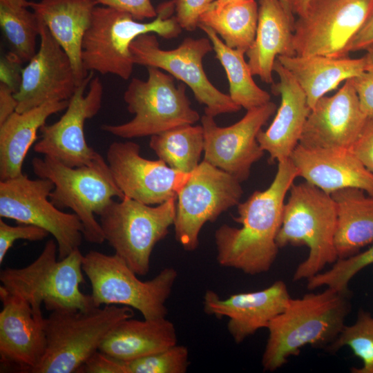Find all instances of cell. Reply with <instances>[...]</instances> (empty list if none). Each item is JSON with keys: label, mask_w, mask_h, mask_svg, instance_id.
<instances>
[{"label": "cell", "mask_w": 373, "mask_h": 373, "mask_svg": "<svg viewBox=\"0 0 373 373\" xmlns=\"http://www.w3.org/2000/svg\"><path fill=\"white\" fill-rule=\"evenodd\" d=\"M298 173L290 158L278 162L274 178L267 189L254 191L238 206L234 220L241 227L222 224L215 231L218 263L248 275L267 272L279 247L276 236L281 226L285 197Z\"/></svg>", "instance_id": "obj_1"}, {"label": "cell", "mask_w": 373, "mask_h": 373, "mask_svg": "<svg viewBox=\"0 0 373 373\" xmlns=\"http://www.w3.org/2000/svg\"><path fill=\"white\" fill-rule=\"evenodd\" d=\"M350 295L326 287L292 298L268 325L261 364L274 372L307 345L327 348L338 337L350 309Z\"/></svg>", "instance_id": "obj_2"}, {"label": "cell", "mask_w": 373, "mask_h": 373, "mask_svg": "<svg viewBox=\"0 0 373 373\" xmlns=\"http://www.w3.org/2000/svg\"><path fill=\"white\" fill-rule=\"evenodd\" d=\"M83 257L77 249L64 258L57 260V242L50 239L39 256L30 265L2 269L1 287L27 301L39 321L44 319L42 304L50 312L84 311L97 307L90 294H85L80 290V285L85 282Z\"/></svg>", "instance_id": "obj_3"}, {"label": "cell", "mask_w": 373, "mask_h": 373, "mask_svg": "<svg viewBox=\"0 0 373 373\" xmlns=\"http://www.w3.org/2000/svg\"><path fill=\"white\" fill-rule=\"evenodd\" d=\"M157 17L142 23L124 12L106 6H96L90 26L83 40L82 59L85 71L111 74L127 80L133 65L130 46L139 35L154 33L165 39L177 37L182 32L175 17L174 1L160 4Z\"/></svg>", "instance_id": "obj_4"}, {"label": "cell", "mask_w": 373, "mask_h": 373, "mask_svg": "<svg viewBox=\"0 0 373 373\" xmlns=\"http://www.w3.org/2000/svg\"><path fill=\"white\" fill-rule=\"evenodd\" d=\"M289 192L276 243L279 248L307 246L308 255L295 269L293 280H308L338 259L336 205L330 194L306 181L294 183Z\"/></svg>", "instance_id": "obj_5"}, {"label": "cell", "mask_w": 373, "mask_h": 373, "mask_svg": "<svg viewBox=\"0 0 373 373\" xmlns=\"http://www.w3.org/2000/svg\"><path fill=\"white\" fill-rule=\"evenodd\" d=\"M131 307L115 305L88 310H57L43 320L45 354L32 373H77Z\"/></svg>", "instance_id": "obj_6"}, {"label": "cell", "mask_w": 373, "mask_h": 373, "mask_svg": "<svg viewBox=\"0 0 373 373\" xmlns=\"http://www.w3.org/2000/svg\"><path fill=\"white\" fill-rule=\"evenodd\" d=\"M34 173L50 180L54 189L50 201L59 209L73 211L84 227L87 242L100 245L105 241L100 224L95 219L113 200L124 196L115 184L106 160L99 155L90 165L68 166L48 155L32 160Z\"/></svg>", "instance_id": "obj_7"}, {"label": "cell", "mask_w": 373, "mask_h": 373, "mask_svg": "<svg viewBox=\"0 0 373 373\" xmlns=\"http://www.w3.org/2000/svg\"><path fill=\"white\" fill-rule=\"evenodd\" d=\"M82 269L91 285L95 307L128 306L139 311L144 319L166 317V306L178 278L173 267H166L153 278L142 281L115 254L90 251L83 257Z\"/></svg>", "instance_id": "obj_8"}, {"label": "cell", "mask_w": 373, "mask_h": 373, "mask_svg": "<svg viewBox=\"0 0 373 373\" xmlns=\"http://www.w3.org/2000/svg\"><path fill=\"white\" fill-rule=\"evenodd\" d=\"M146 81L133 78L124 93L127 110L133 118L120 124H102V131L131 139L152 136L169 129L194 124L199 113L191 106L184 84L178 86L170 74L152 66Z\"/></svg>", "instance_id": "obj_9"}, {"label": "cell", "mask_w": 373, "mask_h": 373, "mask_svg": "<svg viewBox=\"0 0 373 373\" xmlns=\"http://www.w3.org/2000/svg\"><path fill=\"white\" fill-rule=\"evenodd\" d=\"M176 198L153 207L124 197L113 200L100 213L104 239L139 276L146 275L155 245L173 225Z\"/></svg>", "instance_id": "obj_10"}, {"label": "cell", "mask_w": 373, "mask_h": 373, "mask_svg": "<svg viewBox=\"0 0 373 373\" xmlns=\"http://www.w3.org/2000/svg\"><path fill=\"white\" fill-rule=\"evenodd\" d=\"M130 50L135 64L165 70L188 86L195 99L205 106L204 114L214 117L241 108L215 87L204 72L203 59L213 50L208 37H186L178 47L167 50L160 48L154 33H145L133 41Z\"/></svg>", "instance_id": "obj_11"}, {"label": "cell", "mask_w": 373, "mask_h": 373, "mask_svg": "<svg viewBox=\"0 0 373 373\" xmlns=\"http://www.w3.org/2000/svg\"><path fill=\"white\" fill-rule=\"evenodd\" d=\"M53 189L50 180L23 173L0 180V217L48 231L57 242L58 259H63L79 249L84 227L75 213L64 212L50 201Z\"/></svg>", "instance_id": "obj_12"}, {"label": "cell", "mask_w": 373, "mask_h": 373, "mask_svg": "<svg viewBox=\"0 0 373 373\" xmlns=\"http://www.w3.org/2000/svg\"><path fill=\"white\" fill-rule=\"evenodd\" d=\"M373 12V0H310L294 23L297 56H348L350 44Z\"/></svg>", "instance_id": "obj_13"}, {"label": "cell", "mask_w": 373, "mask_h": 373, "mask_svg": "<svg viewBox=\"0 0 373 373\" xmlns=\"http://www.w3.org/2000/svg\"><path fill=\"white\" fill-rule=\"evenodd\" d=\"M240 182L203 160L191 173L176 199L175 238L186 251L195 250L203 226L240 202Z\"/></svg>", "instance_id": "obj_14"}, {"label": "cell", "mask_w": 373, "mask_h": 373, "mask_svg": "<svg viewBox=\"0 0 373 373\" xmlns=\"http://www.w3.org/2000/svg\"><path fill=\"white\" fill-rule=\"evenodd\" d=\"M93 73L78 85L60 119L41 127V139L34 146L36 153L71 167L90 165L99 155L88 145L84 135L86 121L97 114L102 103L103 85L98 77L93 78Z\"/></svg>", "instance_id": "obj_15"}, {"label": "cell", "mask_w": 373, "mask_h": 373, "mask_svg": "<svg viewBox=\"0 0 373 373\" xmlns=\"http://www.w3.org/2000/svg\"><path fill=\"white\" fill-rule=\"evenodd\" d=\"M273 102L247 111L236 123L226 127L217 125L214 117H201L204 132V160L242 182L248 179L252 165L265 151L257 136L262 127L276 112Z\"/></svg>", "instance_id": "obj_16"}, {"label": "cell", "mask_w": 373, "mask_h": 373, "mask_svg": "<svg viewBox=\"0 0 373 373\" xmlns=\"http://www.w3.org/2000/svg\"><path fill=\"white\" fill-rule=\"evenodd\" d=\"M106 162L124 196L148 205L177 199L191 175L172 169L160 159L143 157L139 144L131 141L111 144Z\"/></svg>", "instance_id": "obj_17"}, {"label": "cell", "mask_w": 373, "mask_h": 373, "mask_svg": "<svg viewBox=\"0 0 373 373\" xmlns=\"http://www.w3.org/2000/svg\"><path fill=\"white\" fill-rule=\"evenodd\" d=\"M39 39V50L22 69L15 93L19 113L51 101L69 100L79 85L69 56L41 18Z\"/></svg>", "instance_id": "obj_18"}, {"label": "cell", "mask_w": 373, "mask_h": 373, "mask_svg": "<svg viewBox=\"0 0 373 373\" xmlns=\"http://www.w3.org/2000/svg\"><path fill=\"white\" fill-rule=\"evenodd\" d=\"M352 79L332 96L318 100L307 117L298 144L306 149H349L367 119Z\"/></svg>", "instance_id": "obj_19"}, {"label": "cell", "mask_w": 373, "mask_h": 373, "mask_svg": "<svg viewBox=\"0 0 373 373\" xmlns=\"http://www.w3.org/2000/svg\"><path fill=\"white\" fill-rule=\"evenodd\" d=\"M290 299L287 285L280 280L262 290L235 294L226 298L207 290L203 298V309L218 318L227 317V330L239 344L258 330L267 328Z\"/></svg>", "instance_id": "obj_20"}, {"label": "cell", "mask_w": 373, "mask_h": 373, "mask_svg": "<svg viewBox=\"0 0 373 373\" xmlns=\"http://www.w3.org/2000/svg\"><path fill=\"white\" fill-rule=\"evenodd\" d=\"M0 299L3 306L0 312L1 367L32 373L46 352L43 321L35 317L27 301L1 286Z\"/></svg>", "instance_id": "obj_21"}, {"label": "cell", "mask_w": 373, "mask_h": 373, "mask_svg": "<svg viewBox=\"0 0 373 373\" xmlns=\"http://www.w3.org/2000/svg\"><path fill=\"white\" fill-rule=\"evenodd\" d=\"M273 70L279 82L272 84L271 92L280 96V104L270 126L265 131L261 129L257 136L261 149L269 153L270 162L290 158L311 111L305 92L278 59Z\"/></svg>", "instance_id": "obj_22"}, {"label": "cell", "mask_w": 373, "mask_h": 373, "mask_svg": "<svg viewBox=\"0 0 373 373\" xmlns=\"http://www.w3.org/2000/svg\"><path fill=\"white\" fill-rule=\"evenodd\" d=\"M290 160L298 177L328 194L345 188H358L373 196V173L349 149H312L298 144Z\"/></svg>", "instance_id": "obj_23"}, {"label": "cell", "mask_w": 373, "mask_h": 373, "mask_svg": "<svg viewBox=\"0 0 373 373\" xmlns=\"http://www.w3.org/2000/svg\"><path fill=\"white\" fill-rule=\"evenodd\" d=\"M294 21L279 0H259L255 39L245 54L252 75L263 82L274 84L272 73L278 56L296 55L293 43Z\"/></svg>", "instance_id": "obj_24"}, {"label": "cell", "mask_w": 373, "mask_h": 373, "mask_svg": "<svg viewBox=\"0 0 373 373\" xmlns=\"http://www.w3.org/2000/svg\"><path fill=\"white\" fill-rule=\"evenodd\" d=\"M96 6L93 0H41L28 3L69 56L79 84L88 75L83 67L82 44Z\"/></svg>", "instance_id": "obj_25"}, {"label": "cell", "mask_w": 373, "mask_h": 373, "mask_svg": "<svg viewBox=\"0 0 373 373\" xmlns=\"http://www.w3.org/2000/svg\"><path fill=\"white\" fill-rule=\"evenodd\" d=\"M68 100L51 101L26 111H15L0 124V180L21 174L22 165L37 131L52 115L66 110Z\"/></svg>", "instance_id": "obj_26"}, {"label": "cell", "mask_w": 373, "mask_h": 373, "mask_svg": "<svg viewBox=\"0 0 373 373\" xmlns=\"http://www.w3.org/2000/svg\"><path fill=\"white\" fill-rule=\"evenodd\" d=\"M277 59L302 88L311 109L341 82L358 76L366 68L365 56L352 59L295 55L278 56Z\"/></svg>", "instance_id": "obj_27"}, {"label": "cell", "mask_w": 373, "mask_h": 373, "mask_svg": "<svg viewBox=\"0 0 373 373\" xmlns=\"http://www.w3.org/2000/svg\"><path fill=\"white\" fill-rule=\"evenodd\" d=\"M175 325L166 317L144 321L129 318L106 337L99 350L123 361L164 350L177 344Z\"/></svg>", "instance_id": "obj_28"}, {"label": "cell", "mask_w": 373, "mask_h": 373, "mask_svg": "<svg viewBox=\"0 0 373 373\" xmlns=\"http://www.w3.org/2000/svg\"><path fill=\"white\" fill-rule=\"evenodd\" d=\"M330 195L337 213L336 250L338 259L347 258L373 243V196L358 188Z\"/></svg>", "instance_id": "obj_29"}, {"label": "cell", "mask_w": 373, "mask_h": 373, "mask_svg": "<svg viewBox=\"0 0 373 373\" xmlns=\"http://www.w3.org/2000/svg\"><path fill=\"white\" fill-rule=\"evenodd\" d=\"M258 18L256 1L242 0L220 8L211 6L201 15L199 25L214 30L227 46L246 53L255 39Z\"/></svg>", "instance_id": "obj_30"}, {"label": "cell", "mask_w": 373, "mask_h": 373, "mask_svg": "<svg viewBox=\"0 0 373 373\" xmlns=\"http://www.w3.org/2000/svg\"><path fill=\"white\" fill-rule=\"evenodd\" d=\"M212 44L216 57L224 68L229 85L231 99L247 111L270 102V95L254 81L244 52L227 46L209 27L198 26Z\"/></svg>", "instance_id": "obj_31"}, {"label": "cell", "mask_w": 373, "mask_h": 373, "mask_svg": "<svg viewBox=\"0 0 373 373\" xmlns=\"http://www.w3.org/2000/svg\"><path fill=\"white\" fill-rule=\"evenodd\" d=\"M202 125L178 126L151 136L150 148L172 169L191 173L199 165L204 152Z\"/></svg>", "instance_id": "obj_32"}, {"label": "cell", "mask_w": 373, "mask_h": 373, "mask_svg": "<svg viewBox=\"0 0 373 373\" xmlns=\"http://www.w3.org/2000/svg\"><path fill=\"white\" fill-rule=\"evenodd\" d=\"M28 7H16L0 0V26L12 51V59L28 62L36 54L40 18Z\"/></svg>", "instance_id": "obj_33"}, {"label": "cell", "mask_w": 373, "mask_h": 373, "mask_svg": "<svg viewBox=\"0 0 373 373\" xmlns=\"http://www.w3.org/2000/svg\"><path fill=\"white\" fill-rule=\"evenodd\" d=\"M348 347L362 361L360 367H353V373H373V316L360 309L355 322L344 325L336 340L326 350L336 352Z\"/></svg>", "instance_id": "obj_34"}, {"label": "cell", "mask_w": 373, "mask_h": 373, "mask_svg": "<svg viewBox=\"0 0 373 373\" xmlns=\"http://www.w3.org/2000/svg\"><path fill=\"white\" fill-rule=\"evenodd\" d=\"M373 264V243L363 251L338 259L332 267L307 280V287L314 290L330 287L345 294H351L349 284L362 269Z\"/></svg>", "instance_id": "obj_35"}, {"label": "cell", "mask_w": 373, "mask_h": 373, "mask_svg": "<svg viewBox=\"0 0 373 373\" xmlns=\"http://www.w3.org/2000/svg\"><path fill=\"white\" fill-rule=\"evenodd\" d=\"M189 364L188 348L178 344L153 354L125 361L126 373H185Z\"/></svg>", "instance_id": "obj_36"}, {"label": "cell", "mask_w": 373, "mask_h": 373, "mask_svg": "<svg viewBox=\"0 0 373 373\" xmlns=\"http://www.w3.org/2000/svg\"><path fill=\"white\" fill-rule=\"evenodd\" d=\"M50 233L42 228L31 224H19L12 226L2 218L0 220V263L17 240L39 241L46 238Z\"/></svg>", "instance_id": "obj_37"}, {"label": "cell", "mask_w": 373, "mask_h": 373, "mask_svg": "<svg viewBox=\"0 0 373 373\" xmlns=\"http://www.w3.org/2000/svg\"><path fill=\"white\" fill-rule=\"evenodd\" d=\"M365 70L358 76L352 78L360 106L367 117H373V46L366 50Z\"/></svg>", "instance_id": "obj_38"}, {"label": "cell", "mask_w": 373, "mask_h": 373, "mask_svg": "<svg viewBox=\"0 0 373 373\" xmlns=\"http://www.w3.org/2000/svg\"><path fill=\"white\" fill-rule=\"evenodd\" d=\"M175 18L182 29L194 31L198 28L201 15L216 0H173Z\"/></svg>", "instance_id": "obj_39"}, {"label": "cell", "mask_w": 373, "mask_h": 373, "mask_svg": "<svg viewBox=\"0 0 373 373\" xmlns=\"http://www.w3.org/2000/svg\"><path fill=\"white\" fill-rule=\"evenodd\" d=\"M97 5L109 7L131 15L140 21L157 17V10L151 0H93Z\"/></svg>", "instance_id": "obj_40"}, {"label": "cell", "mask_w": 373, "mask_h": 373, "mask_svg": "<svg viewBox=\"0 0 373 373\" xmlns=\"http://www.w3.org/2000/svg\"><path fill=\"white\" fill-rule=\"evenodd\" d=\"M350 151L373 173V117H367Z\"/></svg>", "instance_id": "obj_41"}, {"label": "cell", "mask_w": 373, "mask_h": 373, "mask_svg": "<svg viewBox=\"0 0 373 373\" xmlns=\"http://www.w3.org/2000/svg\"><path fill=\"white\" fill-rule=\"evenodd\" d=\"M77 373H126L125 361L97 350L78 370Z\"/></svg>", "instance_id": "obj_42"}, {"label": "cell", "mask_w": 373, "mask_h": 373, "mask_svg": "<svg viewBox=\"0 0 373 373\" xmlns=\"http://www.w3.org/2000/svg\"><path fill=\"white\" fill-rule=\"evenodd\" d=\"M15 90L4 81L0 83V124L3 123L11 114L16 111L17 101Z\"/></svg>", "instance_id": "obj_43"}, {"label": "cell", "mask_w": 373, "mask_h": 373, "mask_svg": "<svg viewBox=\"0 0 373 373\" xmlns=\"http://www.w3.org/2000/svg\"><path fill=\"white\" fill-rule=\"evenodd\" d=\"M373 46V12L353 38L350 52L366 50Z\"/></svg>", "instance_id": "obj_44"}, {"label": "cell", "mask_w": 373, "mask_h": 373, "mask_svg": "<svg viewBox=\"0 0 373 373\" xmlns=\"http://www.w3.org/2000/svg\"><path fill=\"white\" fill-rule=\"evenodd\" d=\"M309 1L310 0H288L292 13L297 16H300L305 12Z\"/></svg>", "instance_id": "obj_45"}, {"label": "cell", "mask_w": 373, "mask_h": 373, "mask_svg": "<svg viewBox=\"0 0 373 373\" xmlns=\"http://www.w3.org/2000/svg\"><path fill=\"white\" fill-rule=\"evenodd\" d=\"M239 1H242V0H216L212 3L211 7H213L216 8H220L226 4H228L232 2Z\"/></svg>", "instance_id": "obj_46"}, {"label": "cell", "mask_w": 373, "mask_h": 373, "mask_svg": "<svg viewBox=\"0 0 373 373\" xmlns=\"http://www.w3.org/2000/svg\"><path fill=\"white\" fill-rule=\"evenodd\" d=\"M10 4L16 7H28L29 1L27 0H6Z\"/></svg>", "instance_id": "obj_47"}, {"label": "cell", "mask_w": 373, "mask_h": 373, "mask_svg": "<svg viewBox=\"0 0 373 373\" xmlns=\"http://www.w3.org/2000/svg\"><path fill=\"white\" fill-rule=\"evenodd\" d=\"M279 1L281 5L283 6V7L284 8V9L285 10V11L288 13V15L291 16V17L294 18V15L292 13L290 9L288 0H279Z\"/></svg>", "instance_id": "obj_48"}]
</instances>
